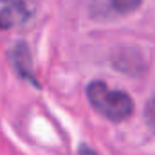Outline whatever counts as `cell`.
<instances>
[{"instance_id":"6da1fadb","label":"cell","mask_w":155,"mask_h":155,"mask_svg":"<svg viewBox=\"0 0 155 155\" xmlns=\"http://www.w3.org/2000/svg\"><path fill=\"white\" fill-rule=\"evenodd\" d=\"M87 97L101 116L114 123L128 119L134 112V99L123 90L108 88L105 81H92L87 87Z\"/></svg>"},{"instance_id":"7a4b0ae2","label":"cell","mask_w":155,"mask_h":155,"mask_svg":"<svg viewBox=\"0 0 155 155\" xmlns=\"http://www.w3.org/2000/svg\"><path fill=\"white\" fill-rule=\"evenodd\" d=\"M25 18V9L22 4H11L9 7L0 11V29H9L16 22H22Z\"/></svg>"},{"instance_id":"3957f363","label":"cell","mask_w":155,"mask_h":155,"mask_svg":"<svg viewBox=\"0 0 155 155\" xmlns=\"http://www.w3.org/2000/svg\"><path fill=\"white\" fill-rule=\"evenodd\" d=\"M13 60H15V65L20 74H24L25 78H33L31 76V58H29V51L25 45H18L15 49Z\"/></svg>"},{"instance_id":"277c9868","label":"cell","mask_w":155,"mask_h":155,"mask_svg":"<svg viewBox=\"0 0 155 155\" xmlns=\"http://www.w3.org/2000/svg\"><path fill=\"white\" fill-rule=\"evenodd\" d=\"M110 2V7L119 13V15H126V13H132L135 11L143 0H108Z\"/></svg>"},{"instance_id":"5b68a950","label":"cell","mask_w":155,"mask_h":155,"mask_svg":"<svg viewBox=\"0 0 155 155\" xmlns=\"http://www.w3.org/2000/svg\"><path fill=\"white\" fill-rule=\"evenodd\" d=\"M144 121H146V124L155 132V96L146 103V108H144Z\"/></svg>"},{"instance_id":"8992f818","label":"cell","mask_w":155,"mask_h":155,"mask_svg":"<svg viewBox=\"0 0 155 155\" xmlns=\"http://www.w3.org/2000/svg\"><path fill=\"white\" fill-rule=\"evenodd\" d=\"M79 155H99V153H97V152H94L90 146L83 144V146H79Z\"/></svg>"}]
</instances>
